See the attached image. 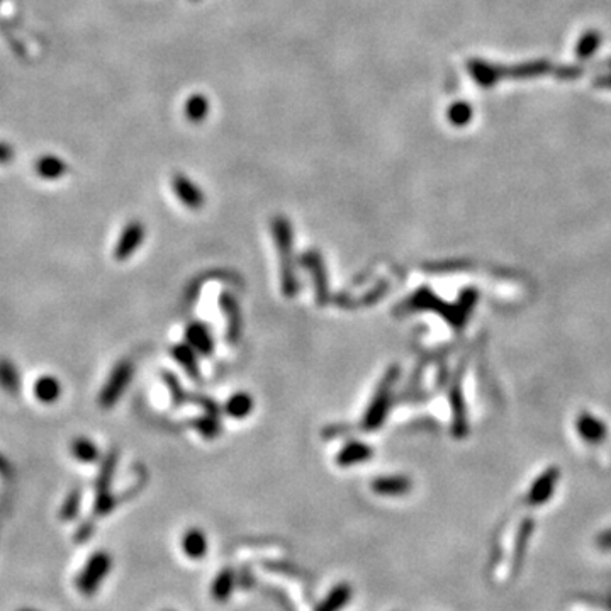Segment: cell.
<instances>
[{"label": "cell", "instance_id": "1", "mask_svg": "<svg viewBox=\"0 0 611 611\" xmlns=\"http://www.w3.org/2000/svg\"><path fill=\"white\" fill-rule=\"evenodd\" d=\"M110 569H113V557L110 554L99 550L88 559L87 564L84 566V569L79 572L75 579V588L80 595L84 596H92L99 591L102 581L109 576Z\"/></svg>", "mask_w": 611, "mask_h": 611}, {"label": "cell", "instance_id": "2", "mask_svg": "<svg viewBox=\"0 0 611 611\" xmlns=\"http://www.w3.org/2000/svg\"><path fill=\"white\" fill-rule=\"evenodd\" d=\"M273 236L277 240L280 256H282V285L285 294H294L296 290V280H294L292 265H290V251H292V228L287 217L277 216L272 221Z\"/></svg>", "mask_w": 611, "mask_h": 611}, {"label": "cell", "instance_id": "3", "mask_svg": "<svg viewBox=\"0 0 611 611\" xmlns=\"http://www.w3.org/2000/svg\"><path fill=\"white\" fill-rule=\"evenodd\" d=\"M131 377L132 365L130 362H121V364L114 367L113 374H110V377L101 392V404L104 408H110L113 404H116L119 397L122 396V392L126 391V387L130 386Z\"/></svg>", "mask_w": 611, "mask_h": 611}, {"label": "cell", "instance_id": "4", "mask_svg": "<svg viewBox=\"0 0 611 611\" xmlns=\"http://www.w3.org/2000/svg\"><path fill=\"white\" fill-rule=\"evenodd\" d=\"M172 189L175 192V195L181 199L183 206L187 209H192V211H198V209L202 207L204 202H206V195H204V192L183 173L173 175Z\"/></svg>", "mask_w": 611, "mask_h": 611}, {"label": "cell", "instance_id": "5", "mask_svg": "<svg viewBox=\"0 0 611 611\" xmlns=\"http://www.w3.org/2000/svg\"><path fill=\"white\" fill-rule=\"evenodd\" d=\"M144 238V226L139 223V221H132L124 228V232L121 234V238H119L116 251H114V255H116L118 260H127L130 256L135 253L136 250H138L141 243H143Z\"/></svg>", "mask_w": 611, "mask_h": 611}, {"label": "cell", "instance_id": "6", "mask_svg": "<svg viewBox=\"0 0 611 611\" xmlns=\"http://www.w3.org/2000/svg\"><path fill=\"white\" fill-rule=\"evenodd\" d=\"M236 588V572L232 567H226L216 576L211 584V596L216 603H226L232 598Z\"/></svg>", "mask_w": 611, "mask_h": 611}, {"label": "cell", "instance_id": "7", "mask_svg": "<svg viewBox=\"0 0 611 611\" xmlns=\"http://www.w3.org/2000/svg\"><path fill=\"white\" fill-rule=\"evenodd\" d=\"M182 550L190 561H200L207 554V537L199 528L187 530L182 538Z\"/></svg>", "mask_w": 611, "mask_h": 611}, {"label": "cell", "instance_id": "8", "mask_svg": "<svg viewBox=\"0 0 611 611\" xmlns=\"http://www.w3.org/2000/svg\"><path fill=\"white\" fill-rule=\"evenodd\" d=\"M372 489L375 494L380 496H404L411 491V481L408 477L403 476H389V477H379L372 482Z\"/></svg>", "mask_w": 611, "mask_h": 611}, {"label": "cell", "instance_id": "9", "mask_svg": "<svg viewBox=\"0 0 611 611\" xmlns=\"http://www.w3.org/2000/svg\"><path fill=\"white\" fill-rule=\"evenodd\" d=\"M353 596V589L348 583H340L328 593L321 603L318 605L316 611H341L350 603Z\"/></svg>", "mask_w": 611, "mask_h": 611}, {"label": "cell", "instance_id": "10", "mask_svg": "<svg viewBox=\"0 0 611 611\" xmlns=\"http://www.w3.org/2000/svg\"><path fill=\"white\" fill-rule=\"evenodd\" d=\"M370 457H372L370 445H367V443H362V442H352L343 447V450H341L338 457H336V462H338V465H343V467H348V465H357V464L365 462V460H369Z\"/></svg>", "mask_w": 611, "mask_h": 611}, {"label": "cell", "instance_id": "11", "mask_svg": "<svg viewBox=\"0 0 611 611\" xmlns=\"http://www.w3.org/2000/svg\"><path fill=\"white\" fill-rule=\"evenodd\" d=\"M59 394H62V384L53 375H42L34 384V396L41 403H55V401L59 399Z\"/></svg>", "mask_w": 611, "mask_h": 611}, {"label": "cell", "instance_id": "12", "mask_svg": "<svg viewBox=\"0 0 611 611\" xmlns=\"http://www.w3.org/2000/svg\"><path fill=\"white\" fill-rule=\"evenodd\" d=\"M579 435L588 442H601L606 435V426L591 414L583 413L578 418Z\"/></svg>", "mask_w": 611, "mask_h": 611}, {"label": "cell", "instance_id": "13", "mask_svg": "<svg viewBox=\"0 0 611 611\" xmlns=\"http://www.w3.org/2000/svg\"><path fill=\"white\" fill-rule=\"evenodd\" d=\"M183 113H185V118L189 119L190 122L194 124L202 122L209 114V101L206 99V96H202V93H194V96H190L185 102V109H183Z\"/></svg>", "mask_w": 611, "mask_h": 611}, {"label": "cell", "instance_id": "14", "mask_svg": "<svg viewBox=\"0 0 611 611\" xmlns=\"http://www.w3.org/2000/svg\"><path fill=\"white\" fill-rule=\"evenodd\" d=\"M187 340H189L190 347L199 350L200 353L209 355V352L212 350V338L204 324H192V326H189V330H187Z\"/></svg>", "mask_w": 611, "mask_h": 611}, {"label": "cell", "instance_id": "15", "mask_svg": "<svg viewBox=\"0 0 611 611\" xmlns=\"http://www.w3.org/2000/svg\"><path fill=\"white\" fill-rule=\"evenodd\" d=\"M253 409V399L246 394V392H238L229 397L228 404H226V413L233 418H245Z\"/></svg>", "mask_w": 611, "mask_h": 611}, {"label": "cell", "instance_id": "16", "mask_svg": "<svg viewBox=\"0 0 611 611\" xmlns=\"http://www.w3.org/2000/svg\"><path fill=\"white\" fill-rule=\"evenodd\" d=\"M72 454H74L75 459H79L80 462L91 464L93 460H97L99 450H97L96 443L91 442L88 438H76L75 442L72 443Z\"/></svg>", "mask_w": 611, "mask_h": 611}, {"label": "cell", "instance_id": "17", "mask_svg": "<svg viewBox=\"0 0 611 611\" xmlns=\"http://www.w3.org/2000/svg\"><path fill=\"white\" fill-rule=\"evenodd\" d=\"M0 386L6 389L7 392L19 391V374H17L16 367L7 360H0Z\"/></svg>", "mask_w": 611, "mask_h": 611}, {"label": "cell", "instance_id": "18", "mask_svg": "<svg viewBox=\"0 0 611 611\" xmlns=\"http://www.w3.org/2000/svg\"><path fill=\"white\" fill-rule=\"evenodd\" d=\"M79 511H80V493L79 491H74V493H70L67 496V499H65V503H63L59 515H62V520L72 521V520L76 518Z\"/></svg>", "mask_w": 611, "mask_h": 611}, {"label": "cell", "instance_id": "19", "mask_svg": "<svg viewBox=\"0 0 611 611\" xmlns=\"http://www.w3.org/2000/svg\"><path fill=\"white\" fill-rule=\"evenodd\" d=\"M62 172H63V166L59 165L58 160H53V158H48V160H45L40 165V173L45 175L46 178H57Z\"/></svg>", "mask_w": 611, "mask_h": 611}, {"label": "cell", "instance_id": "20", "mask_svg": "<svg viewBox=\"0 0 611 611\" xmlns=\"http://www.w3.org/2000/svg\"><path fill=\"white\" fill-rule=\"evenodd\" d=\"M596 545L601 550H611V528L605 530L603 533H600L596 538Z\"/></svg>", "mask_w": 611, "mask_h": 611}, {"label": "cell", "instance_id": "21", "mask_svg": "<svg viewBox=\"0 0 611 611\" xmlns=\"http://www.w3.org/2000/svg\"><path fill=\"white\" fill-rule=\"evenodd\" d=\"M19 611H38V610H33V608H21Z\"/></svg>", "mask_w": 611, "mask_h": 611}, {"label": "cell", "instance_id": "22", "mask_svg": "<svg viewBox=\"0 0 611 611\" xmlns=\"http://www.w3.org/2000/svg\"><path fill=\"white\" fill-rule=\"evenodd\" d=\"M194 2H198V0H194Z\"/></svg>", "mask_w": 611, "mask_h": 611}]
</instances>
